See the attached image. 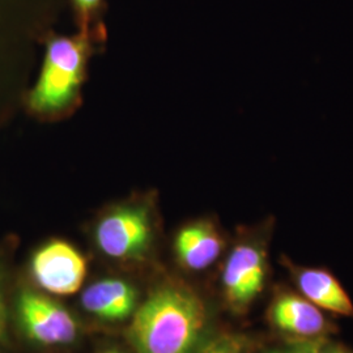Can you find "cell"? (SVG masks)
I'll return each instance as SVG.
<instances>
[{
	"label": "cell",
	"mask_w": 353,
	"mask_h": 353,
	"mask_svg": "<svg viewBox=\"0 0 353 353\" xmlns=\"http://www.w3.org/2000/svg\"><path fill=\"white\" fill-rule=\"evenodd\" d=\"M105 41L106 33L94 32L48 34L37 80L21 97L26 113L42 122H59L75 113L83 100L90 58Z\"/></svg>",
	"instance_id": "cell-1"
},
{
	"label": "cell",
	"mask_w": 353,
	"mask_h": 353,
	"mask_svg": "<svg viewBox=\"0 0 353 353\" xmlns=\"http://www.w3.org/2000/svg\"><path fill=\"white\" fill-rule=\"evenodd\" d=\"M6 331H7V312H6V305H4L1 290H0V341L6 339Z\"/></svg>",
	"instance_id": "cell-16"
},
{
	"label": "cell",
	"mask_w": 353,
	"mask_h": 353,
	"mask_svg": "<svg viewBox=\"0 0 353 353\" xmlns=\"http://www.w3.org/2000/svg\"><path fill=\"white\" fill-rule=\"evenodd\" d=\"M132 316L128 336L138 353H192L207 323L201 297L174 284L153 290Z\"/></svg>",
	"instance_id": "cell-2"
},
{
	"label": "cell",
	"mask_w": 353,
	"mask_h": 353,
	"mask_svg": "<svg viewBox=\"0 0 353 353\" xmlns=\"http://www.w3.org/2000/svg\"><path fill=\"white\" fill-rule=\"evenodd\" d=\"M322 339H316V341H301L299 344L290 347L288 350H283L275 353H316L318 347Z\"/></svg>",
	"instance_id": "cell-14"
},
{
	"label": "cell",
	"mask_w": 353,
	"mask_h": 353,
	"mask_svg": "<svg viewBox=\"0 0 353 353\" xmlns=\"http://www.w3.org/2000/svg\"><path fill=\"white\" fill-rule=\"evenodd\" d=\"M17 309L21 325L33 341L46 345L75 341L76 321L62 305L42 294L24 290L19 297Z\"/></svg>",
	"instance_id": "cell-6"
},
{
	"label": "cell",
	"mask_w": 353,
	"mask_h": 353,
	"mask_svg": "<svg viewBox=\"0 0 353 353\" xmlns=\"http://www.w3.org/2000/svg\"><path fill=\"white\" fill-rule=\"evenodd\" d=\"M102 353H121L118 352V351H115V350H109V351H105V352Z\"/></svg>",
	"instance_id": "cell-17"
},
{
	"label": "cell",
	"mask_w": 353,
	"mask_h": 353,
	"mask_svg": "<svg viewBox=\"0 0 353 353\" xmlns=\"http://www.w3.org/2000/svg\"><path fill=\"white\" fill-rule=\"evenodd\" d=\"M316 353H351L350 351H347L345 348H343L341 345L338 344H332L330 341H321L319 343V347H318V352Z\"/></svg>",
	"instance_id": "cell-15"
},
{
	"label": "cell",
	"mask_w": 353,
	"mask_h": 353,
	"mask_svg": "<svg viewBox=\"0 0 353 353\" xmlns=\"http://www.w3.org/2000/svg\"><path fill=\"white\" fill-rule=\"evenodd\" d=\"M84 309L105 321H122L132 316L138 305V292L121 279H105L92 284L81 297Z\"/></svg>",
	"instance_id": "cell-11"
},
{
	"label": "cell",
	"mask_w": 353,
	"mask_h": 353,
	"mask_svg": "<svg viewBox=\"0 0 353 353\" xmlns=\"http://www.w3.org/2000/svg\"><path fill=\"white\" fill-rule=\"evenodd\" d=\"M33 0H0V121L12 94V58L34 29Z\"/></svg>",
	"instance_id": "cell-7"
},
{
	"label": "cell",
	"mask_w": 353,
	"mask_h": 353,
	"mask_svg": "<svg viewBox=\"0 0 353 353\" xmlns=\"http://www.w3.org/2000/svg\"><path fill=\"white\" fill-rule=\"evenodd\" d=\"M265 229L241 237L228 255L223 271V290L228 306L243 313L265 288L267 276Z\"/></svg>",
	"instance_id": "cell-4"
},
{
	"label": "cell",
	"mask_w": 353,
	"mask_h": 353,
	"mask_svg": "<svg viewBox=\"0 0 353 353\" xmlns=\"http://www.w3.org/2000/svg\"><path fill=\"white\" fill-rule=\"evenodd\" d=\"M270 322L280 332L301 341H316L328 331V322L322 310L303 296L281 293L271 303Z\"/></svg>",
	"instance_id": "cell-9"
},
{
	"label": "cell",
	"mask_w": 353,
	"mask_h": 353,
	"mask_svg": "<svg viewBox=\"0 0 353 353\" xmlns=\"http://www.w3.org/2000/svg\"><path fill=\"white\" fill-rule=\"evenodd\" d=\"M294 281L305 299L321 310L353 318V303L339 280L325 268L292 267Z\"/></svg>",
	"instance_id": "cell-10"
},
{
	"label": "cell",
	"mask_w": 353,
	"mask_h": 353,
	"mask_svg": "<svg viewBox=\"0 0 353 353\" xmlns=\"http://www.w3.org/2000/svg\"><path fill=\"white\" fill-rule=\"evenodd\" d=\"M92 239L103 255L115 261H140L156 241V216L150 198L130 199L105 210L92 227Z\"/></svg>",
	"instance_id": "cell-3"
},
{
	"label": "cell",
	"mask_w": 353,
	"mask_h": 353,
	"mask_svg": "<svg viewBox=\"0 0 353 353\" xmlns=\"http://www.w3.org/2000/svg\"><path fill=\"white\" fill-rule=\"evenodd\" d=\"M225 245L223 232L211 217L195 219L181 225L172 243L178 263L191 271H202L214 265Z\"/></svg>",
	"instance_id": "cell-8"
},
{
	"label": "cell",
	"mask_w": 353,
	"mask_h": 353,
	"mask_svg": "<svg viewBox=\"0 0 353 353\" xmlns=\"http://www.w3.org/2000/svg\"><path fill=\"white\" fill-rule=\"evenodd\" d=\"M32 274L41 288L68 296L81 288L87 276V259L64 240H50L39 246L30 261Z\"/></svg>",
	"instance_id": "cell-5"
},
{
	"label": "cell",
	"mask_w": 353,
	"mask_h": 353,
	"mask_svg": "<svg viewBox=\"0 0 353 353\" xmlns=\"http://www.w3.org/2000/svg\"><path fill=\"white\" fill-rule=\"evenodd\" d=\"M201 353H246V343L234 335H223L210 341Z\"/></svg>",
	"instance_id": "cell-13"
},
{
	"label": "cell",
	"mask_w": 353,
	"mask_h": 353,
	"mask_svg": "<svg viewBox=\"0 0 353 353\" xmlns=\"http://www.w3.org/2000/svg\"><path fill=\"white\" fill-rule=\"evenodd\" d=\"M77 30L106 33L102 21L106 8L105 0H70Z\"/></svg>",
	"instance_id": "cell-12"
}]
</instances>
